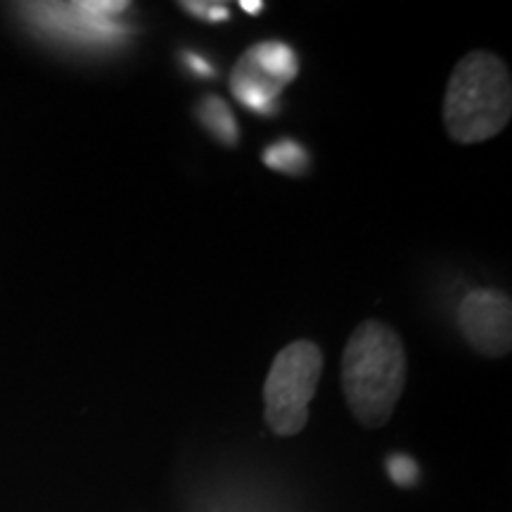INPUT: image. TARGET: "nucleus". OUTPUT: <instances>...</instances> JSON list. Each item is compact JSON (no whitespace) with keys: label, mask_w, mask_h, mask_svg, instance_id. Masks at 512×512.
Listing matches in <instances>:
<instances>
[{"label":"nucleus","mask_w":512,"mask_h":512,"mask_svg":"<svg viewBox=\"0 0 512 512\" xmlns=\"http://www.w3.org/2000/svg\"><path fill=\"white\" fill-rule=\"evenodd\" d=\"M408 380V354L399 332L382 320H363L342 351V392L354 418L368 430L392 420Z\"/></svg>","instance_id":"obj_1"},{"label":"nucleus","mask_w":512,"mask_h":512,"mask_svg":"<svg viewBox=\"0 0 512 512\" xmlns=\"http://www.w3.org/2000/svg\"><path fill=\"white\" fill-rule=\"evenodd\" d=\"M441 117L460 145L501 136L512 117V76L503 57L484 48L460 57L446 83Z\"/></svg>","instance_id":"obj_2"},{"label":"nucleus","mask_w":512,"mask_h":512,"mask_svg":"<svg viewBox=\"0 0 512 512\" xmlns=\"http://www.w3.org/2000/svg\"><path fill=\"white\" fill-rule=\"evenodd\" d=\"M323 368V349L311 339H297L275 354L264 382V415L273 434L297 437L304 430Z\"/></svg>","instance_id":"obj_3"},{"label":"nucleus","mask_w":512,"mask_h":512,"mask_svg":"<svg viewBox=\"0 0 512 512\" xmlns=\"http://www.w3.org/2000/svg\"><path fill=\"white\" fill-rule=\"evenodd\" d=\"M465 342L484 358H503L512 349V302L501 290H475L458 306Z\"/></svg>","instance_id":"obj_4"},{"label":"nucleus","mask_w":512,"mask_h":512,"mask_svg":"<svg viewBox=\"0 0 512 512\" xmlns=\"http://www.w3.org/2000/svg\"><path fill=\"white\" fill-rule=\"evenodd\" d=\"M415 465H413V460H408V458H392V463H389V475H392L396 482L399 484H411L413 479H415Z\"/></svg>","instance_id":"obj_5"},{"label":"nucleus","mask_w":512,"mask_h":512,"mask_svg":"<svg viewBox=\"0 0 512 512\" xmlns=\"http://www.w3.org/2000/svg\"><path fill=\"white\" fill-rule=\"evenodd\" d=\"M183 10L192 12V15H202V17H209V19H226L228 17V10L226 5H214V3H181Z\"/></svg>","instance_id":"obj_6"},{"label":"nucleus","mask_w":512,"mask_h":512,"mask_svg":"<svg viewBox=\"0 0 512 512\" xmlns=\"http://www.w3.org/2000/svg\"><path fill=\"white\" fill-rule=\"evenodd\" d=\"M240 8H245L249 15H256V12H261V8H264V3H247V0H242Z\"/></svg>","instance_id":"obj_7"}]
</instances>
